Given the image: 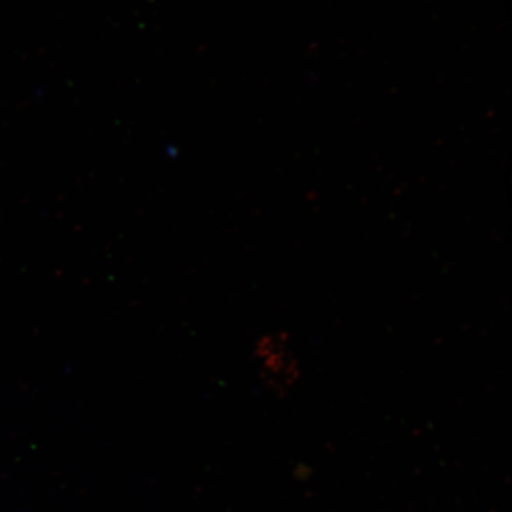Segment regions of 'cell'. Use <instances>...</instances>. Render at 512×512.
<instances>
[]
</instances>
